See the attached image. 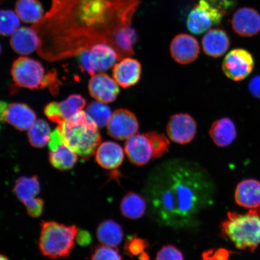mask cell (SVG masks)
I'll return each mask as SVG.
<instances>
[{
	"instance_id": "6da1fadb",
	"label": "cell",
	"mask_w": 260,
	"mask_h": 260,
	"mask_svg": "<svg viewBox=\"0 0 260 260\" xmlns=\"http://www.w3.org/2000/svg\"><path fill=\"white\" fill-rule=\"evenodd\" d=\"M140 0H51L50 8L31 25L40 40L39 53L49 57L78 54L93 45L115 48L132 27Z\"/></svg>"
},
{
	"instance_id": "7a4b0ae2",
	"label": "cell",
	"mask_w": 260,
	"mask_h": 260,
	"mask_svg": "<svg viewBox=\"0 0 260 260\" xmlns=\"http://www.w3.org/2000/svg\"><path fill=\"white\" fill-rule=\"evenodd\" d=\"M145 192L152 218L159 225L188 229L214 203L215 186L199 164L184 159L166 161L152 171Z\"/></svg>"
},
{
	"instance_id": "3957f363",
	"label": "cell",
	"mask_w": 260,
	"mask_h": 260,
	"mask_svg": "<svg viewBox=\"0 0 260 260\" xmlns=\"http://www.w3.org/2000/svg\"><path fill=\"white\" fill-rule=\"evenodd\" d=\"M62 133L67 147L81 157L87 159L95 154L102 141L96 123L81 110L57 125Z\"/></svg>"
},
{
	"instance_id": "277c9868",
	"label": "cell",
	"mask_w": 260,
	"mask_h": 260,
	"mask_svg": "<svg viewBox=\"0 0 260 260\" xmlns=\"http://www.w3.org/2000/svg\"><path fill=\"white\" fill-rule=\"evenodd\" d=\"M221 230L237 249L254 251L260 245V207L250 209L246 214L230 211Z\"/></svg>"
},
{
	"instance_id": "5b68a950",
	"label": "cell",
	"mask_w": 260,
	"mask_h": 260,
	"mask_svg": "<svg viewBox=\"0 0 260 260\" xmlns=\"http://www.w3.org/2000/svg\"><path fill=\"white\" fill-rule=\"evenodd\" d=\"M77 233L76 226L43 221L39 242L42 254L51 259L68 256L73 248Z\"/></svg>"
},
{
	"instance_id": "8992f818",
	"label": "cell",
	"mask_w": 260,
	"mask_h": 260,
	"mask_svg": "<svg viewBox=\"0 0 260 260\" xmlns=\"http://www.w3.org/2000/svg\"><path fill=\"white\" fill-rule=\"evenodd\" d=\"M236 4L235 0H199L188 15V30L195 35L204 34L220 24Z\"/></svg>"
},
{
	"instance_id": "52a82bcc",
	"label": "cell",
	"mask_w": 260,
	"mask_h": 260,
	"mask_svg": "<svg viewBox=\"0 0 260 260\" xmlns=\"http://www.w3.org/2000/svg\"><path fill=\"white\" fill-rule=\"evenodd\" d=\"M13 80L16 85L29 89H43L56 82V73L47 74L37 60L21 57L14 61L11 69Z\"/></svg>"
},
{
	"instance_id": "ba28073f",
	"label": "cell",
	"mask_w": 260,
	"mask_h": 260,
	"mask_svg": "<svg viewBox=\"0 0 260 260\" xmlns=\"http://www.w3.org/2000/svg\"><path fill=\"white\" fill-rule=\"evenodd\" d=\"M120 58L115 49L106 43L93 45L88 50L79 54L81 70L92 76L95 73L109 70L115 66Z\"/></svg>"
},
{
	"instance_id": "9c48e42d",
	"label": "cell",
	"mask_w": 260,
	"mask_h": 260,
	"mask_svg": "<svg viewBox=\"0 0 260 260\" xmlns=\"http://www.w3.org/2000/svg\"><path fill=\"white\" fill-rule=\"evenodd\" d=\"M254 66V59L250 52L243 48H235L224 58L222 69L229 79L240 81L251 74Z\"/></svg>"
},
{
	"instance_id": "30bf717a",
	"label": "cell",
	"mask_w": 260,
	"mask_h": 260,
	"mask_svg": "<svg viewBox=\"0 0 260 260\" xmlns=\"http://www.w3.org/2000/svg\"><path fill=\"white\" fill-rule=\"evenodd\" d=\"M167 133L169 138L175 144L186 145L196 137L197 123L190 114H174L167 123Z\"/></svg>"
},
{
	"instance_id": "8fae6325",
	"label": "cell",
	"mask_w": 260,
	"mask_h": 260,
	"mask_svg": "<svg viewBox=\"0 0 260 260\" xmlns=\"http://www.w3.org/2000/svg\"><path fill=\"white\" fill-rule=\"evenodd\" d=\"M0 115L2 122H7L19 131H26L37 121L36 114L30 107L23 103L8 105L1 102Z\"/></svg>"
},
{
	"instance_id": "7c38bea8",
	"label": "cell",
	"mask_w": 260,
	"mask_h": 260,
	"mask_svg": "<svg viewBox=\"0 0 260 260\" xmlns=\"http://www.w3.org/2000/svg\"><path fill=\"white\" fill-rule=\"evenodd\" d=\"M139 126L138 119L134 113L127 109H120L112 114L107 128L112 138L123 141L137 134Z\"/></svg>"
},
{
	"instance_id": "4fadbf2b",
	"label": "cell",
	"mask_w": 260,
	"mask_h": 260,
	"mask_svg": "<svg viewBox=\"0 0 260 260\" xmlns=\"http://www.w3.org/2000/svg\"><path fill=\"white\" fill-rule=\"evenodd\" d=\"M170 50L173 60L178 64H188L196 60L200 54V46L192 36L178 34L172 40Z\"/></svg>"
},
{
	"instance_id": "5bb4252c",
	"label": "cell",
	"mask_w": 260,
	"mask_h": 260,
	"mask_svg": "<svg viewBox=\"0 0 260 260\" xmlns=\"http://www.w3.org/2000/svg\"><path fill=\"white\" fill-rule=\"evenodd\" d=\"M232 26L240 37H252L260 32V15L251 8H240L233 14Z\"/></svg>"
},
{
	"instance_id": "9a60e30c",
	"label": "cell",
	"mask_w": 260,
	"mask_h": 260,
	"mask_svg": "<svg viewBox=\"0 0 260 260\" xmlns=\"http://www.w3.org/2000/svg\"><path fill=\"white\" fill-rule=\"evenodd\" d=\"M91 96L103 103L113 102L119 93L118 84L106 73L94 74L89 83Z\"/></svg>"
},
{
	"instance_id": "2e32d148",
	"label": "cell",
	"mask_w": 260,
	"mask_h": 260,
	"mask_svg": "<svg viewBox=\"0 0 260 260\" xmlns=\"http://www.w3.org/2000/svg\"><path fill=\"white\" fill-rule=\"evenodd\" d=\"M125 151L132 164L138 167L148 164L154 158L153 149L146 134H136L127 139Z\"/></svg>"
},
{
	"instance_id": "e0dca14e",
	"label": "cell",
	"mask_w": 260,
	"mask_h": 260,
	"mask_svg": "<svg viewBox=\"0 0 260 260\" xmlns=\"http://www.w3.org/2000/svg\"><path fill=\"white\" fill-rule=\"evenodd\" d=\"M142 75V65L138 60L125 57L113 67V79L123 88L136 85Z\"/></svg>"
},
{
	"instance_id": "ac0fdd59",
	"label": "cell",
	"mask_w": 260,
	"mask_h": 260,
	"mask_svg": "<svg viewBox=\"0 0 260 260\" xmlns=\"http://www.w3.org/2000/svg\"><path fill=\"white\" fill-rule=\"evenodd\" d=\"M230 46L229 35L223 29H210L203 38L204 53L210 57H222L229 50Z\"/></svg>"
},
{
	"instance_id": "d6986e66",
	"label": "cell",
	"mask_w": 260,
	"mask_h": 260,
	"mask_svg": "<svg viewBox=\"0 0 260 260\" xmlns=\"http://www.w3.org/2000/svg\"><path fill=\"white\" fill-rule=\"evenodd\" d=\"M10 44L16 53L25 56L38 50L40 40L31 27H21L11 36Z\"/></svg>"
},
{
	"instance_id": "ffe728a7",
	"label": "cell",
	"mask_w": 260,
	"mask_h": 260,
	"mask_svg": "<svg viewBox=\"0 0 260 260\" xmlns=\"http://www.w3.org/2000/svg\"><path fill=\"white\" fill-rule=\"evenodd\" d=\"M209 133L214 144L220 148L232 145L237 136L235 123L229 117H223L214 121Z\"/></svg>"
},
{
	"instance_id": "44dd1931",
	"label": "cell",
	"mask_w": 260,
	"mask_h": 260,
	"mask_svg": "<svg viewBox=\"0 0 260 260\" xmlns=\"http://www.w3.org/2000/svg\"><path fill=\"white\" fill-rule=\"evenodd\" d=\"M236 203L246 209L260 207V182L254 179L243 180L237 185L235 191Z\"/></svg>"
},
{
	"instance_id": "7402d4cb",
	"label": "cell",
	"mask_w": 260,
	"mask_h": 260,
	"mask_svg": "<svg viewBox=\"0 0 260 260\" xmlns=\"http://www.w3.org/2000/svg\"><path fill=\"white\" fill-rule=\"evenodd\" d=\"M95 154L98 164L107 170L119 168L124 158L121 146L115 142L110 141L101 144Z\"/></svg>"
},
{
	"instance_id": "603a6c76",
	"label": "cell",
	"mask_w": 260,
	"mask_h": 260,
	"mask_svg": "<svg viewBox=\"0 0 260 260\" xmlns=\"http://www.w3.org/2000/svg\"><path fill=\"white\" fill-rule=\"evenodd\" d=\"M15 9L21 21L32 25L40 21L45 13L39 0H17Z\"/></svg>"
},
{
	"instance_id": "cb8c5ba5",
	"label": "cell",
	"mask_w": 260,
	"mask_h": 260,
	"mask_svg": "<svg viewBox=\"0 0 260 260\" xmlns=\"http://www.w3.org/2000/svg\"><path fill=\"white\" fill-rule=\"evenodd\" d=\"M96 236L102 245L116 248L122 241L123 232L119 223L113 220H107L98 227Z\"/></svg>"
},
{
	"instance_id": "d4e9b609",
	"label": "cell",
	"mask_w": 260,
	"mask_h": 260,
	"mask_svg": "<svg viewBox=\"0 0 260 260\" xmlns=\"http://www.w3.org/2000/svg\"><path fill=\"white\" fill-rule=\"evenodd\" d=\"M147 207L145 198L137 193L128 192L122 198L121 211L123 216L131 219H138L144 215Z\"/></svg>"
},
{
	"instance_id": "484cf974",
	"label": "cell",
	"mask_w": 260,
	"mask_h": 260,
	"mask_svg": "<svg viewBox=\"0 0 260 260\" xmlns=\"http://www.w3.org/2000/svg\"><path fill=\"white\" fill-rule=\"evenodd\" d=\"M41 191L40 182L37 176L21 177L16 181L14 191L24 204L37 198Z\"/></svg>"
},
{
	"instance_id": "4316f807",
	"label": "cell",
	"mask_w": 260,
	"mask_h": 260,
	"mask_svg": "<svg viewBox=\"0 0 260 260\" xmlns=\"http://www.w3.org/2000/svg\"><path fill=\"white\" fill-rule=\"evenodd\" d=\"M78 160V155L64 144L56 150L51 151L49 161L53 167L60 171L72 169Z\"/></svg>"
},
{
	"instance_id": "83f0119b",
	"label": "cell",
	"mask_w": 260,
	"mask_h": 260,
	"mask_svg": "<svg viewBox=\"0 0 260 260\" xmlns=\"http://www.w3.org/2000/svg\"><path fill=\"white\" fill-rule=\"evenodd\" d=\"M51 128L43 119H39L28 129L29 142L35 148H42L48 144L51 135Z\"/></svg>"
},
{
	"instance_id": "f1b7e54d",
	"label": "cell",
	"mask_w": 260,
	"mask_h": 260,
	"mask_svg": "<svg viewBox=\"0 0 260 260\" xmlns=\"http://www.w3.org/2000/svg\"><path fill=\"white\" fill-rule=\"evenodd\" d=\"M85 106V99L77 94H73L62 102L58 103V109L64 121L81 111Z\"/></svg>"
},
{
	"instance_id": "f546056e",
	"label": "cell",
	"mask_w": 260,
	"mask_h": 260,
	"mask_svg": "<svg viewBox=\"0 0 260 260\" xmlns=\"http://www.w3.org/2000/svg\"><path fill=\"white\" fill-rule=\"evenodd\" d=\"M86 113L95 122L99 128H103L107 125L112 115L109 107L105 103L98 101L89 104Z\"/></svg>"
},
{
	"instance_id": "4dcf8cb0",
	"label": "cell",
	"mask_w": 260,
	"mask_h": 260,
	"mask_svg": "<svg viewBox=\"0 0 260 260\" xmlns=\"http://www.w3.org/2000/svg\"><path fill=\"white\" fill-rule=\"evenodd\" d=\"M21 19L11 10H2L1 12V24L0 32L4 37H9L14 34L20 26Z\"/></svg>"
},
{
	"instance_id": "1f68e13d",
	"label": "cell",
	"mask_w": 260,
	"mask_h": 260,
	"mask_svg": "<svg viewBox=\"0 0 260 260\" xmlns=\"http://www.w3.org/2000/svg\"><path fill=\"white\" fill-rule=\"evenodd\" d=\"M145 134L153 149L154 158H160L169 151L170 142L164 134L157 131L148 132Z\"/></svg>"
},
{
	"instance_id": "d6a6232c",
	"label": "cell",
	"mask_w": 260,
	"mask_h": 260,
	"mask_svg": "<svg viewBox=\"0 0 260 260\" xmlns=\"http://www.w3.org/2000/svg\"><path fill=\"white\" fill-rule=\"evenodd\" d=\"M91 260H122V258L115 247L102 245L94 249Z\"/></svg>"
},
{
	"instance_id": "836d02e7",
	"label": "cell",
	"mask_w": 260,
	"mask_h": 260,
	"mask_svg": "<svg viewBox=\"0 0 260 260\" xmlns=\"http://www.w3.org/2000/svg\"><path fill=\"white\" fill-rule=\"evenodd\" d=\"M148 245L146 240L138 238L137 237H133L126 242L125 252L130 256L142 255L145 253L144 251Z\"/></svg>"
},
{
	"instance_id": "e575fe53",
	"label": "cell",
	"mask_w": 260,
	"mask_h": 260,
	"mask_svg": "<svg viewBox=\"0 0 260 260\" xmlns=\"http://www.w3.org/2000/svg\"><path fill=\"white\" fill-rule=\"evenodd\" d=\"M155 260H184V256L175 246L167 245L158 252Z\"/></svg>"
},
{
	"instance_id": "d590c367",
	"label": "cell",
	"mask_w": 260,
	"mask_h": 260,
	"mask_svg": "<svg viewBox=\"0 0 260 260\" xmlns=\"http://www.w3.org/2000/svg\"><path fill=\"white\" fill-rule=\"evenodd\" d=\"M45 115L51 121L57 123V125L61 124L64 121L58 109V103L51 102L49 103L44 109Z\"/></svg>"
},
{
	"instance_id": "8d00e7d4",
	"label": "cell",
	"mask_w": 260,
	"mask_h": 260,
	"mask_svg": "<svg viewBox=\"0 0 260 260\" xmlns=\"http://www.w3.org/2000/svg\"><path fill=\"white\" fill-rule=\"evenodd\" d=\"M27 213L31 217H38L43 212L44 202L41 198H35L24 204Z\"/></svg>"
},
{
	"instance_id": "74e56055",
	"label": "cell",
	"mask_w": 260,
	"mask_h": 260,
	"mask_svg": "<svg viewBox=\"0 0 260 260\" xmlns=\"http://www.w3.org/2000/svg\"><path fill=\"white\" fill-rule=\"evenodd\" d=\"M248 88L253 96L260 99V75L252 78L249 83Z\"/></svg>"
},
{
	"instance_id": "f35d334b",
	"label": "cell",
	"mask_w": 260,
	"mask_h": 260,
	"mask_svg": "<svg viewBox=\"0 0 260 260\" xmlns=\"http://www.w3.org/2000/svg\"><path fill=\"white\" fill-rule=\"evenodd\" d=\"M207 253V255H204V260H228L229 254L226 250H218L212 253Z\"/></svg>"
},
{
	"instance_id": "ab89813d",
	"label": "cell",
	"mask_w": 260,
	"mask_h": 260,
	"mask_svg": "<svg viewBox=\"0 0 260 260\" xmlns=\"http://www.w3.org/2000/svg\"><path fill=\"white\" fill-rule=\"evenodd\" d=\"M0 260H9L7 256H5L4 255H1L0 256Z\"/></svg>"
}]
</instances>
